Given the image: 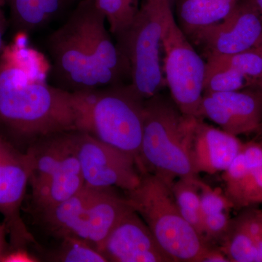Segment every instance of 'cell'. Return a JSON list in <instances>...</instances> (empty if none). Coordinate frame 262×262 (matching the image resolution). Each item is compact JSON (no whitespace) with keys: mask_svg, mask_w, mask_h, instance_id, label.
I'll list each match as a JSON object with an SVG mask.
<instances>
[{"mask_svg":"<svg viewBox=\"0 0 262 262\" xmlns=\"http://www.w3.org/2000/svg\"><path fill=\"white\" fill-rule=\"evenodd\" d=\"M125 196L172 261L213 262L220 254L184 220L170 187L156 176L141 173L139 185Z\"/></svg>","mask_w":262,"mask_h":262,"instance_id":"cell-4","label":"cell"},{"mask_svg":"<svg viewBox=\"0 0 262 262\" xmlns=\"http://www.w3.org/2000/svg\"><path fill=\"white\" fill-rule=\"evenodd\" d=\"M104 15L110 32L121 37L134 21L139 10V0H94Z\"/></svg>","mask_w":262,"mask_h":262,"instance_id":"cell-18","label":"cell"},{"mask_svg":"<svg viewBox=\"0 0 262 262\" xmlns=\"http://www.w3.org/2000/svg\"><path fill=\"white\" fill-rule=\"evenodd\" d=\"M47 48L57 87L79 92L125 83L94 56L75 9L64 24L49 36Z\"/></svg>","mask_w":262,"mask_h":262,"instance_id":"cell-8","label":"cell"},{"mask_svg":"<svg viewBox=\"0 0 262 262\" xmlns=\"http://www.w3.org/2000/svg\"><path fill=\"white\" fill-rule=\"evenodd\" d=\"M242 146L237 136L198 119L192 147L193 165L196 173H223L238 155Z\"/></svg>","mask_w":262,"mask_h":262,"instance_id":"cell-15","label":"cell"},{"mask_svg":"<svg viewBox=\"0 0 262 262\" xmlns=\"http://www.w3.org/2000/svg\"><path fill=\"white\" fill-rule=\"evenodd\" d=\"M8 2H9V0H0V7L3 8V7Z\"/></svg>","mask_w":262,"mask_h":262,"instance_id":"cell-33","label":"cell"},{"mask_svg":"<svg viewBox=\"0 0 262 262\" xmlns=\"http://www.w3.org/2000/svg\"><path fill=\"white\" fill-rule=\"evenodd\" d=\"M248 1L256 8L262 18V0H248Z\"/></svg>","mask_w":262,"mask_h":262,"instance_id":"cell-31","label":"cell"},{"mask_svg":"<svg viewBox=\"0 0 262 262\" xmlns=\"http://www.w3.org/2000/svg\"><path fill=\"white\" fill-rule=\"evenodd\" d=\"M241 152L252 169L262 168V145L258 143L243 144Z\"/></svg>","mask_w":262,"mask_h":262,"instance_id":"cell-26","label":"cell"},{"mask_svg":"<svg viewBox=\"0 0 262 262\" xmlns=\"http://www.w3.org/2000/svg\"><path fill=\"white\" fill-rule=\"evenodd\" d=\"M198 119L183 114L172 98L160 93L146 99L141 173L156 176L169 187L177 179L198 177L192 147Z\"/></svg>","mask_w":262,"mask_h":262,"instance_id":"cell-2","label":"cell"},{"mask_svg":"<svg viewBox=\"0 0 262 262\" xmlns=\"http://www.w3.org/2000/svg\"><path fill=\"white\" fill-rule=\"evenodd\" d=\"M201 117H207L232 135L251 134L261 124L262 94L257 88L206 93L202 101Z\"/></svg>","mask_w":262,"mask_h":262,"instance_id":"cell-13","label":"cell"},{"mask_svg":"<svg viewBox=\"0 0 262 262\" xmlns=\"http://www.w3.org/2000/svg\"><path fill=\"white\" fill-rule=\"evenodd\" d=\"M192 39L206 51L207 58L262 48V18L248 0H239L227 18Z\"/></svg>","mask_w":262,"mask_h":262,"instance_id":"cell-12","label":"cell"},{"mask_svg":"<svg viewBox=\"0 0 262 262\" xmlns=\"http://www.w3.org/2000/svg\"><path fill=\"white\" fill-rule=\"evenodd\" d=\"M198 187L201 192V211L203 217L212 213L227 211L234 208L233 205L225 194L212 189L198 179Z\"/></svg>","mask_w":262,"mask_h":262,"instance_id":"cell-24","label":"cell"},{"mask_svg":"<svg viewBox=\"0 0 262 262\" xmlns=\"http://www.w3.org/2000/svg\"><path fill=\"white\" fill-rule=\"evenodd\" d=\"M10 17L15 29L22 32L34 30L48 20L39 0H9Z\"/></svg>","mask_w":262,"mask_h":262,"instance_id":"cell-21","label":"cell"},{"mask_svg":"<svg viewBox=\"0 0 262 262\" xmlns=\"http://www.w3.org/2000/svg\"><path fill=\"white\" fill-rule=\"evenodd\" d=\"M225 194L234 208L262 204V168L250 170L238 180L225 183Z\"/></svg>","mask_w":262,"mask_h":262,"instance_id":"cell-19","label":"cell"},{"mask_svg":"<svg viewBox=\"0 0 262 262\" xmlns=\"http://www.w3.org/2000/svg\"><path fill=\"white\" fill-rule=\"evenodd\" d=\"M14 48L0 57V122L27 138L77 130L74 93L47 83Z\"/></svg>","mask_w":262,"mask_h":262,"instance_id":"cell-1","label":"cell"},{"mask_svg":"<svg viewBox=\"0 0 262 262\" xmlns=\"http://www.w3.org/2000/svg\"><path fill=\"white\" fill-rule=\"evenodd\" d=\"M114 189L84 185L70 199L42 211L43 221L57 237H78L99 251L108 234L130 208L125 196Z\"/></svg>","mask_w":262,"mask_h":262,"instance_id":"cell-6","label":"cell"},{"mask_svg":"<svg viewBox=\"0 0 262 262\" xmlns=\"http://www.w3.org/2000/svg\"><path fill=\"white\" fill-rule=\"evenodd\" d=\"M256 88L258 90H259L260 92L262 94V74L261 75V77H260L259 80H258L257 86H256Z\"/></svg>","mask_w":262,"mask_h":262,"instance_id":"cell-32","label":"cell"},{"mask_svg":"<svg viewBox=\"0 0 262 262\" xmlns=\"http://www.w3.org/2000/svg\"><path fill=\"white\" fill-rule=\"evenodd\" d=\"M208 58H213L222 64L237 70L247 77L254 87L257 86L262 74V48L248 50L228 56L209 57Z\"/></svg>","mask_w":262,"mask_h":262,"instance_id":"cell-20","label":"cell"},{"mask_svg":"<svg viewBox=\"0 0 262 262\" xmlns=\"http://www.w3.org/2000/svg\"><path fill=\"white\" fill-rule=\"evenodd\" d=\"M72 137L86 186L126 192L139 185L141 173L133 157L82 131H72Z\"/></svg>","mask_w":262,"mask_h":262,"instance_id":"cell-10","label":"cell"},{"mask_svg":"<svg viewBox=\"0 0 262 262\" xmlns=\"http://www.w3.org/2000/svg\"><path fill=\"white\" fill-rule=\"evenodd\" d=\"M99 251L108 261L173 262L144 221L131 208L108 234Z\"/></svg>","mask_w":262,"mask_h":262,"instance_id":"cell-14","label":"cell"},{"mask_svg":"<svg viewBox=\"0 0 262 262\" xmlns=\"http://www.w3.org/2000/svg\"><path fill=\"white\" fill-rule=\"evenodd\" d=\"M7 20L3 10H0V55L4 52L6 46L5 44L4 34L6 29Z\"/></svg>","mask_w":262,"mask_h":262,"instance_id":"cell-29","label":"cell"},{"mask_svg":"<svg viewBox=\"0 0 262 262\" xmlns=\"http://www.w3.org/2000/svg\"><path fill=\"white\" fill-rule=\"evenodd\" d=\"M198 177L177 179L170 186L179 208L201 211V192Z\"/></svg>","mask_w":262,"mask_h":262,"instance_id":"cell-23","label":"cell"},{"mask_svg":"<svg viewBox=\"0 0 262 262\" xmlns=\"http://www.w3.org/2000/svg\"><path fill=\"white\" fill-rule=\"evenodd\" d=\"M39 2L43 13L50 19L61 9L63 0H39Z\"/></svg>","mask_w":262,"mask_h":262,"instance_id":"cell-28","label":"cell"},{"mask_svg":"<svg viewBox=\"0 0 262 262\" xmlns=\"http://www.w3.org/2000/svg\"><path fill=\"white\" fill-rule=\"evenodd\" d=\"M173 15L170 0H143L130 27L117 38L130 64V83L145 100L167 86L161 53L164 34Z\"/></svg>","mask_w":262,"mask_h":262,"instance_id":"cell-5","label":"cell"},{"mask_svg":"<svg viewBox=\"0 0 262 262\" xmlns=\"http://www.w3.org/2000/svg\"><path fill=\"white\" fill-rule=\"evenodd\" d=\"M239 0H179L177 17L183 32L192 39L208 27L220 23Z\"/></svg>","mask_w":262,"mask_h":262,"instance_id":"cell-16","label":"cell"},{"mask_svg":"<svg viewBox=\"0 0 262 262\" xmlns=\"http://www.w3.org/2000/svg\"><path fill=\"white\" fill-rule=\"evenodd\" d=\"M57 261L64 262H106V258L87 241L68 236L63 237Z\"/></svg>","mask_w":262,"mask_h":262,"instance_id":"cell-22","label":"cell"},{"mask_svg":"<svg viewBox=\"0 0 262 262\" xmlns=\"http://www.w3.org/2000/svg\"><path fill=\"white\" fill-rule=\"evenodd\" d=\"M37 139L27 154L33 202L42 213L70 199L85 184L72 131Z\"/></svg>","mask_w":262,"mask_h":262,"instance_id":"cell-7","label":"cell"},{"mask_svg":"<svg viewBox=\"0 0 262 262\" xmlns=\"http://www.w3.org/2000/svg\"><path fill=\"white\" fill-rule=\"evenodd\" d=\"M253 87L251 81L241 72L213 58L207 60L204 94L241 91Z\"/></svg>","mask_w":262,"mask_h":262,"instance_id":"cell-17","label":"cell"},{"mask_svg":"<svg viewBox=\"0 0 262 262\" xmlns=\"http://www.w3.org/2000/svg\"><path fill=\"white\" fill-rule=\"evenodd\" d=\"M37 258L32 256L30 253L23 248H17L10 253L5 252L0 259L2 262H34L37 261Z\"/></svg>","mask_w":262,"mask_h":262,"instance_id":"cell-27","label":"cell"},{"mask_svg":"<svg viewBox=\"0 0 262 262\" xmlns=\"http://www.w3.org/2000/svg\"><path fill=\"white\" fill-rule=\"evenodd\" d=\"M73 93L77 130L133 157L140 170L146 100L130 82Z\"/></svg>","mask_w":262,"mask_h":262,"instance_id":"cell-3","label":"cell"},{"mask_svg":"<svg viewBox=\"0 0 262 262\" xmlns=\"http://www.w3.org/2000/svg\"><path fill=\"white\" fill-rule=\"evenodd\" d=\"M164 75L172 100L184 115L201 118L206 62L198 54L174 15L163 39Z\"/></svg>","mask_w":262,"mask_h":262,"instance_id":"cell-9","label":"cell"},{"mask_svg":"<svg viewBox=\"0 0 262 262\" xmlns=\"http://www.w3.org/2000/svg\"><path fill=\"white\" fill-rule=\"evenodd\" d=\"M232 219L229 218L227 212L212 213L203 216V234L207 238L219 239L227 233Z\"/></svg>","mask_w":262,"mask_h":262,"instance_id":"cell-25","label":"cell"},{"mask_svg":"<svg viewBox=\"0 0 262 262\" xmlns=\"http://www.w3.org/2000/svg\"><path fill=\"white\" fill-rule=\"evenodd\" d=\"M29 174L27 153L19 152L0 136V213L12 244L17 248L34 242L20 215Z\"/></svg>","mask_w":262,"mask_h":262,"instance_id":"cell-11","label":"cell"},{"mask_svg":"<svg viewBox=\"0 0 262 262\" xmlns=\"http://www.w3.org/2000/svg\"><path fill=\"white\" fill-rule=\"evenodd\" d=\"M1 9H2V8H1V7H0V10H1Z\"/></svg>","mask_w":262,"mask_h":262,"instance_id":"cell-34","label":"cell"},{"mask_svg":"<svg viewBox=\"0 0 262 262\" xmlns=\"http://www.w3.org/2000/svg\"><path fill=\"white\" fill-rule=\"evenodd\" d=\"M8 234L6 227L3 224H0V259L5 253L6 246V236Z\"/></svg>","mask_w":262,"mask_h":262,"instance_id":"cell-30","label":"cell"}]
</instances>
